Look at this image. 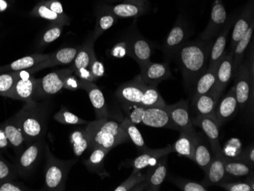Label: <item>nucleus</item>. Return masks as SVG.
I'll list each match as a JSON object with an SVG mask.
<instances>
[{
  "label": "nucleus",
  "mask_w": 254,
  "mask_h": 191,
  "mask_svg": "<svg viewBox=\"0 0 254 191\" xmlns=\"http://www.w3.org/2000/svg\"><path fill=\"white\" fill-rule=\"evenodd\" d=\"M118 18L113 15L109 12H105L101 14L97 18L96 25H95V31H94L92 39L96 41L103 33L105 32L107 30L111 28L117 21Z\"/></svg>",
  "instance_id": "nucleus-39"
},
{
  "label": "nucleus",
  "mask_w": 254,
  "mask_h": 191,
  "mask_svg": "<svg viewBox=\"0 0 254 191\" xmlns=\"http://www.w3.org/2000/svg\"><path fill=\"white\" fill-rule=\"evenodd\" d=\"M254 29V21H253L246 34L237 43L235 49L232 51V54H233L234 77L236 75L237 71H238L240 65L243 62L244 56H245L247 49L249 46L250 42H251V38H252Z\"/></svg>",
  "instance_id": "nucleus-32"
},
{
  "label": "nucleus",
  "mask_w": 254,
  "mask_h": 191,
  "mask_svg": "<svg viewBox=\"0 0 254 191\" xmlns=\"http://www.w3.org/2000/svg\"><path fill=\"white\" fill-rule=\"evenodd\" d=\"M33 14L36 16L40 17L43 19L48 20V21H52L55 25H62L68 24V18L65 15H61L59 14L56 13L54 11L48 8L44 2H41L38 4L34 11Z\"/></svg>",
  "instance_id": "nucleus-37"
},
{
  "label": "nucleus",
  "mask_w": 254,
  "mask_h": 191,
  "mask_svg": "<svg viewBox=\"0 0 254 191\" xmlns=\"http://www.w3.org/2000/svg\"><path fill=\"white\" fill-rule=\"evenodd\" d=\"M212 159V155L209 151V147L204 142L200 134L197 133V136L195 139V147H194L193 162L197 164L199 168L205 172L207 168L209 167Z\"/></svg>",
  "instance_id": "nucleus-31"
},
{
  "label": "nucleus",
  "mask_w": 254,
  "mask_h": 191,
  "mask_svg": "<svg viewBox=\"0 0 254 191\" xmlns=\"http://www.w3.org/2000/svg\"><path fill=\"white\" fill-rule=\"evenodd\" d=\"M44 149L45 145L44 139L32 142L20 157L19 165L23 170L28 172L36 166L41 155L44 153Z\"/></svg>",
  "instance_id": "nucleus-26"
},
{
  "label": "nucleus",
  "mask_w": 254,
  "mask_h": 191,
  "mask_svg": "<svg viewBox=\"0 0 254 191\" xmlns=\"http://www.w3.org/2000/svg\"><path fill=\"white\" fill-rule=\"evenodd\" d=\"M146 179V175H143L139 171H132L130 176L126 180L125 182L121 183L118 188H115L114 191H131L132 188L137 184L144 182Z\"/></svg>",
  "instance_id": "nucleus-43"
},
{
  "label": "nucleus",
  "mask_w": 254,
  "mask_h": 191,
  "mask_svg": "<svg viewBox=\"0 0 254 191\" xmlns=\"http://www.w3.org/2000/svg\"><path fill=\"white\" fill-rule=\"evenodd\" d=\"M237 160L241 161L249 165L250 166L254 167V145L247 147L243 152L237 158Z\"/></svg>",
  "instance_id": "nucleus-48"
},
{
  "label": "nucleus",
  "mask_w": 254,
  "mask_h": 191,
  "mask_svg": "<svg viewBox=\"0 0 254 191\" xmlns=\"http://www.w3.org/2000/svg\"><path fill=\"white\" fill-rule=\"evenodd\" d=\"M10 169L6 163L0 160V180H4L9 176Z\"/></svg>",
  "instance_id": "nucleus-52"
},
{
  "label": "nucleus",
  "mask_w": 254,
  "mask_h": 191,
  "mask_svg": "<svg viewBox=\"0 0 254 191\" xmlns=\"http://www.w3.org/2000/svg\"><path fill=\"white\" fill-rule=\"evenodd\" d=\"M64 88L70 90L81 89V79L78 78L74 72L68 75L64 82Z\"/></svg>",
  "instance_id": "nucleus-49"
},
{
  "label": "nucleus",
  "mask_w": 254,
  "mask_h": 191,
  "mask_svg": "<svg viewBox=\"0 0 254 191\" xmlns=\"http://www.w3.org/2000/svg\"><path fill=\"white\" fill-rule=\"evenodd\" d=\"M217 67H208L206 70L198 78L197 80L194 84L193 88L191 90V98L192 101L212 91L215 86L216 80Z\"/></svg>",
  "instance_id": "nucleus-28"
},
{
  "label": "nucleus",
  "mask_w": 254,
  "mask_h": 191,
  "mask_svg": "<svg viewBox=\"0 0 254 191\" xmlns=\"http://www.w3.org/2000/svg\"><path fill=\"white\" fill-rule=\"evenodd\" d=\"M62 25H55L44 33L42 37V44H51L61 37L62 34Z\"/></svg>",
  "instance_id": "nucleus-47"
},
{
  "label": "nucleus",
  "mask_w": 254,
  "mask_h": 191,
  "mask_svg": "<svg viewBox=\"0 0 254 191\" xmlns=\"http://www.w3.org/2000/svg\"><path fill=\"white\" fill-rule=\"evenodd\" d=\"M44 2L48 8H51L56 13L61 15H65L62 4L59 1H57V0H49V1H46V2Z\"/></svg>",
  "instance_id": "nucleus-51"
},
{
  "label": "nucleus",
  "mask_w": 254,
  "mask_h": 191,
  "mask_svg": "<svg viewBox=\"0 0 254 191\" xmlns=\"http://www.w3.org/2000/svg\"><path fill=\"white\" fill-rule=\"evenodd\" d=\"M253 21H254V1L251 0L234 24L230 51L232 52L234 51L237 43L246 34Z\"/></svg>",
  "instance_id": "nucleus-19"
},
{
  "label": "nucleus",
  "mask_w": 254,
  "mask_h": 191,
  "mask_svg": "<svg viewBox=\"0 0 254 191\" xmlns=\"http://www.w3.org/2000/svg\"><path fill=\"white\" fill-rule=\"evenodd\" d=\"M54 119L63 125H87L88 121H84L66 109H61L55 114Z\"/></svg>",
  "instance_id": "nucleus-42"
},
{
  "label": "nucleus",
  "mask_w": 254,
  "mask_h": 191,
  "mask_svg": "<svg viewBox=\"0 0 254 191\" xmlns=\"http://www.w3.org/2000/svg\"><path fill=\"white\" fill-rule=\"evenodd\" d=\"M172 152H174L172 145H168L166 147L161 149H152L148 148L132 161L131 166L133 168V171L142 170L148 167L154 166L162 157L168 155Z\"/></svg>",
  "instance_id": "nucleus-21"
},
{
  "label": "nucleus",
  "mask_w": 254,
  "mask_h": 191,
  "mask_svg": "<svg viewBox=\"0 0 254 191\" xmlns=\"http://www.w3.org/2000/svg\"><path fill=\"white\" fill-rule=\"evenodd\" d=\"M221 95L214 90L200 95L192 101V107L196 115H213Z\"/></svg>",
  "instance_id": "nucleus-25"
},
{
  "label": "nucleus",
  "mask_w": 254,
  "mask_h": 191,
  "mask_svg": "<svg viewBox=\"0 0 254 191\" xmlns=\"http://www.w3.org/2000/svg\"><path fill=\"white\" fill-rule=\"evenodd\" d=\"M121 124L128 138L132 141L138 150L142 152L148 149V147L145 144L140 131L138 130L134 123H132L129 118H126L123 120Z\"/></svg>",
  "instance_id": "nucleus-36"
},
{
  "label": "nucleus",
  "mask_w": 254,
  "mask_h": 191,
  "mask_svg": "<svg viewBox=\"0 0 254 191\" xmlns=\"http://www.w3.org/2000/svg\"><path fill=\"white\" fill-rule=\"evenodd\" d=\"M225 167L227 177L240 178L254 174L253 167L237 159H228L226 156H225Z\"/></svg>",
  "instance_id": "nucleus-35"
},
{
  "label": "nucleus",
  "mask_w": 254,
  "mask_h": 191,
  "mask_svg": "<svg viewBox=\"0 0 254 191\" xmlns=\"http://www.w3.org/2000/svg\"><path fill=\"white\" fill-rule=\"evenodd\" d=\"M217 186L223 188L227 191H254V178L253 175L251 178L248 179L244 182H221L217 185Z\"/></svg>",
  "instance_id": "nucleus-41"
},
{
  "label": "nucleus",
  "mask_w": 254,
  "mask_h": 191,
  "mask_svg": "<svg viewBox=\"0 0 254 191\" xmlns=\"http://www.w3.org/2000/svg\"><path fill=\"white\" fill-rule=\"evenodd\" d=\"M19 187L15 186L11 183H5L0 186V191H21Z\"/></svg>",
  "instance_id": "nucleus-53"
},
{
  "label": "nucleus",
  "mask_w": 254,
  "mask_h": 191,
  "mask_svg": "<svg viewBox=\"0 0 254 191\" xmlns=\"http://www.w3.org/2000/svg\"><path fill=\"white\" fill-rule=\"evenodd\" d=\"M170 182L175 184L177 187L183 191H207L206 187L204 186L201 183L198 182H190L188 180L182 179V178H171Z\"/></svg>",
  "instance_id": "nucleus-45"
},
{
  "label": "nucleus",
  "mask_w": 254,
  "mask_h": 191,
  "mask_svg": "<svg viewBox=\"0 0 254 191\" xmlns=\"http://www.w3.org/2000/svg\"><path fill=\"white\" fill-rule=\"evenodd\" d=\"M239 109L236 95H235V87H232L230 92L225 95V98L221 100L215 108L214 116L216 118L219 125H222L232 119L237 111Z\"/></svg>",
  "instance_id": "nucleus-20"
},
{
  "label": "nucleus",
  "mask_w": 254,
  "mask_h": 191,
  "mask_svg": "<svg viewBox=\"0 0 254 191\" xmlns=\"http://www.w3.org/2000/svg\"><path fill=\"white\" fill-rule=\"evenodd\" d=\"M126 44L127 54L138 63L140 68L150 62L152 48L147 40L141 36H134Z\"/></svg>",
  "instance_id": "nucleus-15"
},
{
  "label": "nucleus",
  "mask_w": 254,
  "mask_h": 191,
  "mask_svg": "<svg viewBox=\"0 0 254 191\" xmlns=\"http://www.w3.org/2000/svg\"><path fill=\"white\" fill-rule=\"evenodd\" d=\"M85 131L90 149L101 148L110 152L114 147L129 140L121 123L109 118L96 119L88 123Z\"/></svg>",
  "instance_id": "nucleus-2"
},
{
  "label": "nucleus",
  "mask_w": 254,
  "mask_h": 191,
  "mask_svg": "<svg viewBox=\"0 0 254 191\" xmlns=\"http://www.w3.org/2000/svg\"><path fill=\"white\" fill-rule=\"evenodd\" d=\"M91 153L89 158L85 162L88 170L93 173L98 174L101 177L108 176L105 168V159L109 151L101 148L91 149Z\"/></svg>",
  "instance_id": "nucleus-30"
},
{
  "label": "nucleus",
  "mask_w": 254,
  "mask_h": 191,
  "mask_svg": "<svg viewBox=\"0 0 254 191\" xmlns=\"http://www.w3.org/2000/svg\"><path fill=\"white\" fill-rule=\"evenodd\" d=\"M212 46V41L198 40L185 43L175 55L182 72L184 85L190 92L198 78L208 68Z\"/></svg>",
  "instance_id": "nucleus-1"
},
{
  "label": "nucleus",
  "mask_w": 254,
  "mask_h": 191,
  "mask_svg": "<svg viewBox=\"0 0 254 191\" xmlns=\"http://www.w3.org/2000/svg\"><path fill=\"white\" fill-rule=\"evenodd\" d=\"M70 142L76 156H81L89 148V142L85 129H76L70 135Z\"/></svg>",
  "instance_id": "nucleus-38"
},
{
  "label": "nucleus",
  "mask_w": 254,
  "mask_h": 191,
  "mask_svg": "<svg viewBox=\"0 0 254 191\" xmlns=\"http://www.w3.org/2000/svg\"><path fill=\"white\" fill-rule=\"evenodd\" d=\"M225 156L223 152L220 154H213L212 161L207 168L205 177L202 180V185L206 188L218 185L227 180L225 167Z\"/></svg>",
  "instance_id": "nucleus-14"
},
{
  "label": "nucleus",
  "mask_w": 254,
  "mask_h": 191,
  "mask_svg": "<svg viewBox=\"0 0 254 191\" xmlns=\"http://www.w3.org/2000/svg\"><path fill=\"white\" fill-rule=\"evenodd\" d=\"M233 77V54L232 51H229L225 54L217 67L216 80L212 90L218 95H222L224 90Z\"/></svg>",
  "instance_id": "nucleus-18"
},
{
  "label": "nucleus",
  "mask_w": 254,
  "mask_h": 191,
  "mask_svg": "<svg viewBox=\"0 0 254 191\" xmlns=\"http://www.w3.org/2000/svg\"><path fill=\"white\" fill-rule=\"evenodd\" d=\"M78 49L75 48H63L59 51L53 53L50 56L47 61L41 63L38 65L28 69L29 73L32 74L34 72H38L41 69L49 68V67L55 66L57 65H64L73 62L76 56Z\"/></svg>",
  "instance_id": "nucleus-22"
},
{
  "label": "nucleus",
  "mask_w": 254,
  "mask_h": 191,
  "mask_svg": "<svg viewBox=\"0 0 254 191\" xmlns=\"http://www.w3.org/2000/svg\"><path fill=\"white\" fill-rule=\"evenodd\" d=\"M89 69L94 78H95V81L98 80V78H101V77L105 75V66L103 65L102 63L100 62L97 59L95 51H92V53H91V63H90Z\"/></svg>",
  "instance_id": "nucleus-46"
},
{
  "label": "nucleus",
  "mask_w": 254,
  "mask_h": 191,
  "mask_svg": "<svg viewBox=\"0 0 254 191\" xmlns=\"http://www.w3.org/2000/svg\"><path fill=\"white\" fill-rule=\"evenodd\" d=\"M227 12L222 0H215L213 7L211 12L210 19L201 35L199 39L200 41H213L222 31L227 21Z\"/></svg>",
  "instance_id": "nucleus-9"
},
{
  "label": "nucleus",
  "mask_w": 254,
  "mask_h": 191,
  "mask_svg": "<svg viewBox=\"0 0 254 191\" xmlns=\"http://www.w3.org/2000/svg\"><path fill=\"white\" fill-rule=\"evenodd\" d=\"M28 111V113L23 115L19 123L23 133L29 140L28 142L44 139L47 130L48 109L44 106L38 107L37 104H34Z\"/></svg>",
  "instance_id": "nucleus-6"
},
{
  "label": "nucleus",
  "mask_w": 254,
  "mask_h": 191,
  "mask_svg": "<svg viewBox=\"0 0 254 191\" xmlns=\"http://www.w3.org/2000/svg\"><path fill=\"white\" fill-rule=\"evenodd\" d=\"M94 43L95 41L91 38L84 44L83 46L78 50L72 66L73 68L74 72H78L81 69H89L91 53L94 51Z\"/></svg>",
  "instance_id": "nucleus-34"
},
{
  "label": "nucleus",
  "mask_w": 254,
  "mask_h": 191,
  "mask_svg": "<svg viewBox=\"0 0 254 191\" xmlns=\"http://www.w3.org/2000/svg\"><path fill=\"white\" fill-rule=\"evenodd\" d=\"M113 57L115 58H121L125 57L127 54V47L126 43H119L116 46L113 48L111 51Z\"/></svg>",
  "instance_id": "nucleus-50"
},
{
  "label": "nucleus",
  "mask_w": 254,
  "mask_h": 191,
  "mask_svg": "<svg viewBox=\"0 0 254 191\" xmlns=\"http://www.w3.org/2000/svg\"><path fill=\"white\" fill-rule=\"evenodd\" d=\"M73 72V68L70 67L68 69L51 72L41 79H38L36 92L34 96L38 98H44L58 93L61 89L64 88L65 78Z\"/></svg>",
  "instance_id": "nucleus-8"
},
{
  "label": "nucleus",
  "mask_w": 254,
  "mask_h": 191,
  "mask_svg": "<svg viewBox=\"0 0 254 191\" xmlns=\"http://www.w3.org/2000/svg\"><path fill=\"white\" fill-rule=\"evenodd\" d=\"M165 108L176 130L181 132L194 127L186 101L181 100L174 105H166Z\"/></svg>",
  "instance_id": "nucleus-12"
},
{
  "label": "nucleus",
  "mask_w": 254,
  "mask_h": 191,
  "mask_svg": "<svg viewBox=\"0 0 254 191\" xmlns=\"http://www.w3.org/2000/svg\"><path fill=\"white\" fill-rule=\"evenodd\" d=\"M3 129L8 142L14 147H21L25 142V138L19 125L8 124L5 125Z\"/></svg>",
  "instance_id": "nucleus-40"
},
{
  "label": "nucleus",
  "mask_w": 254,
  "mask_h": 191,
  "mask_svg": "<svg viewBox=\"0 0 254 191\" xmlns=\"http://www.w3.org/2000/svg\"><path fill=\"white\" fill-rule=\"evenodd\" d=\"M115 95L123 105L161 108L167 105L157 86L145 83L139 75L130 82L122 84Z\"/></svg>",
  "instance_id": "nucleus-3"
},
{
  "label": "nucleus",
  "mask_w": 254,
  "mask_h": 191,
  "mask_svg": "<svg viewBox=\"0 0 254 191\" xmlns=\"http://www.w3.org/2000/svg\"><path fill=\"white\" fill-rule=\"evenodd\" d=\"M105 9L117 18H135L145 13L146 5L127 2L114 6H107Z\"/></svg>",
  "instance_id": "nucleus-29"
},
{
  "label": "nucleus",
  "mask_w": 254,
  "mask_h": 191,
  "mask_svg": "<svg viewBox=\"0 0 254 191\" xmlns=\"http://www.w3.org/2000/svg\"><path fill=\"white\" fill-rule=\"evenodd\" d=\"M140 69L139 75L142 80L148 85L155 86L171 76V69L167 63L158 64L150 61L141 67Z\"/></svg>",
  "instance_id": "nucleus-16"
},
{
  "label": "nucleus",
  "mask_w": 254,
  "mask_h": 191,
  "mask_svg": "<svg viewBox=\"0 0 254 191\" xmlns=\"http://www.w3.org/2000/svg\"><path fill=\"white\" fill-rule=\"evenodd\" d=\"M45 151L47 163L44 189L46 191H64L69 171L74 164L76 163L77 160L64 161L57 159L51 153L48 145H45Z\"/></svg>",
  "instance_id": "nucleus-5"
},
{
  "label": "nucleus",
  "mask_w": 254,
  "mask_h": 191,
  "mask_svg": "<svg viewBox=\"0 0 254 191\" xmlns=\"http://www.w3.org/2000/svg\"><path fill=\"white\" fill-rule=\"evenodd\" d=\"M235 95L239 109L245 110L251 105L254 86V69L253 63L248 62L240 65L235 75Z\"/></svg>",
  "instance_id": "nucleus-7"
},
{
  "label": "nucleus",
  "mask_w": 254,
  "mask_h": 191,
  "mask_svg": "<svg viewBox=\"0 0 254 191\" xmlns=\"http://www.w3.org/2000/svg\"><path fill=\"white\" fill-rule=\"evenodd\" d=\"M7 2L5 0H0V12H2L7 8Z\"/></svg>",
  "instance_id": "nucleus-55"
},
{
  "label": "nucleus",
  "mask_w": 254,
  "mask_h": 191,
  "mask_svg": "<svg viewBox=\"0 0 254 191\" xmlns=\"http://www.w3.org/2000/svg\"><path fill=\"white\" fill-rule=\"evenodd\" d=\"M51 54H34V55L27 56L25 58L14 61L3 69L11 71L27 70L47 61L50 58Z\"/></svg>",
  "instance_id": "nucleus-33"
},
{
  "label": "nucleus",
  "mask_w": 254,
  "mask_h": 191,
  "mask_svg": "<svg viewBox=\"0 0 254 191\" xmlns=\"http://www.w3.org/2000/svg\"><path fill=\"white\" fill-rule=\"evenodd\" d=\"M188 38V27L183 20L179 19L165 39L163 46V52L165 57L168 59H171L175 57L178 50L186 43Z\"/></svg>",
  "instance_id": "nucleus-11"
},
{
  "label": "nucleus",
  "mask_w": 254,
  "mask_h": 191,
  "mask_svg": "<svg viewBox=\"0 0 254 191\" xmlns=\"http://www.w3.org/2000/svg\"><path fill=\"white\" fill-rule=\"evenodd\" d=\"M180 132L181 134L179 138L172 145L173 150L178 155L187 157L193 161L194 147L198 132H196L194 127L188 130L181 131Z\"/></svg>",
  "instance_id": "nucleus-24"
},
{
  "label": "nucleus",
  "mask_w": 254,
  "mask_h": 191,
  "mask_svg": "<svg viewBox=\"0 0 254 191\" xmlns=\"http://www.w3.org/2000/svg\"><path fill=\"white\" fill-rule=\"evenodd\" d=\"M128 117L135 125H144L155 128L175 129L165 108L123 105Z\"/></svg>",
  "instance_id": "nucleus-4"
},
{
  "label": "nucleus",
  "mask_w": 254,
  "mask_h": 191,
  "mask_svg": "<svg viewBox=\"0 0 254 191\" xmlns=\"http://www.w3.org/2000/svg\"><path fill=\"white\" fill-rule=\"evenodd\" d=\"M38 79L30 75L28 78H20L15 82L13 88L7 94V96L19 99L30 100L35 95Z\"/></svg>",
  "instance_id": "nucleus-27"
},
{
  "label": "nucleus",
  "mask_w": 254,
  "mask_h": 191,
  "mask_svg": "<svg viewBox=\"0 0 254 191\" xmlns=\"http://www.w3.org/2000/svg\"><path fill=\"white\" fill-rule=\"evenodd\" d=\"M167 162L168 155L162 157L156 165L149 167L146 175V191H159L161 185L163 183L167 175Z\"/></svg>",
  "instance_id": "nucleus-23"
},
{
  "label": "nucleus",
  "mask_w": 254,
  "mask_h": 191,
  "mask_svg": "<svg viewBox=\"0 0 254 191\" xmlns=\"http://www.w3.org/2000/svg\"><path fill=\"white\" fill-rule=\"evenodd\" d=\"M8 141L5 136V132L3 129L0 128V149H5L8 145Z\"/></svg>",
  "instance_id": "nucleus-54"
},
{
  "label": "nucleus",
  "mask_w": 254,
  "mask_h": 191,
  "mask_svg": "<svg viewBox=\"0 0 254 191\" xmlns=\"http://www.w3.org/2000/svg\"><path fill=\"white\" fill-rule=\"evenodd\" d=\"M19 78V71L0 75V94L6 95Z\"/></svg>",
  "instance_id": "nucleus-44"
},
{
  "label": "nucleus",
  "mask_w": 254,
  "mask_h": 191,
  "mask_svg": "<svg viewBox=\"0 0 254 191\" xmlns=\"http://www.w3.org/2000/svg\"><path fill=\"white\" fill-rule=\"evenodd\" d=\"M81 89L85 90L88 93L90 102L95 109L96 119L109 118V113H108L105 95L101 92V89L93 82L82 80V79H81Z\"/></svg>",
  "instance_id": "nucleus-17"
},
{
  "label": "nucleus",
  "mask_w": 254,
  "mask_h": 191,
  "mask_svg": "<svg viewBox=\"0 0 254 191\" xmlns=\"http://www.w3.org/2000/svg\"><path fill=\"white\" fill-rule=\"evenodd\" d=\"M235 16L230 17L227 19L226 23L224 25L222 31L219 32L218 36L215 38V41L211 48L210 55H209V65L208 67L218 66L225 55V48L228 41V34L230 30L235 24Z\"/></svg>",
  "instance_id": "nucleus-13"
},
{
  "label": "nucleus",
  "mask_w": 254,
  "mask_h": 191,
  "mask_svg": "<svg viewBox=\"0 0 254 191\" xmlns=\"http://www.w3.org/2000/svg\"><path fill=\"white\" fill-rule=\"evenodd\" d=\"M192 125L200 128L210 142L213 154L222 153L220 142H219V132L220 125L213 115H196L195 118H192Z\"/></svg>",
  "instance_id": "nucleus-10"
},
{
  "label": "nucleus",
  "mask_w": 254,
  "mask_h": 191,
  "mask_svg": "<svg viewBox=\"0 0 254 191\" xmlns=\"http://www.w3.org/2000/svg\"><path fill=\"white\" fill-rule=\"evenodd\" d=\"M127 2H133V3L141 4V5H145L146 0H127Z\"/></svg>",
  "instance_id": "nucleus-56"
}]
</instances>
